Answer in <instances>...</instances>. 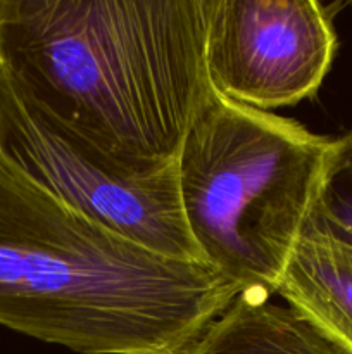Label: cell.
<instances>
[{
	"label": "cell",
	"instance_id": "cell-6",
	"mask_svg": "<svg viewBox=\"0 0 352 354\" xmlns=\"http://www.w3.org/2000/svg\"><path fill=\"white\" fill-rule=\"evenodd\" d=\"M290 308L352 354V245L309 220L276 287Z\"/></svg>",
	"mask_w": 352,
	"mask_h": 354
},
{
	"label": "cell",
	"instance_id": "cell-3",
	"mask_svg": "<svg viewBox=\"0 0 352 354\" xmlns=\"http://www.w3.org/2000/svg\"><path fill=\"white\" fill-rule=\"evenodd\" d=\"M331 142L213 93L176 159L183 216L204 263L242 290L276 294L313 216Z\"/></svg>",
	"mask_w": 352,
	"mask_h": 354
},
{
	"label": "cell",
	"instance_id": "cell-4",
	"mask_svg": "<svg viewBox=\"0 0 352 354\" xmlns=\"http://www.w3.org/2000/svg\"><path fill=\"white\" fill-rule=\"evenodd\" d=\"M0 156L116 234L166 258L204 263L183 216L176 162L152 171L124 165L21 95L2 76Z\"/></svg>",
	"mask_w": 352,
	"mask_h": 354
},
{
	"label": "cell",
	"instance_id": "cell-7",
	"mask_svg": "<svg viewBox=\"0 0 352 354\" xmlns=\"http://www.w3.org/2000/svg\"><path fill=\"white\" fill-rule=\"evenodd\" d=\"M244 290L186 354H347L293 308Z\"/></svg>",
	"mask_w": 352,
	"mask_h": 354
},
{
	"label": "cell",
	"instance_id": "cell-2",
	"mask_svg": "<svg viewBox=\"0 0 352 354\" xmlns=\"http://www.w3.org/2000/svg\"><path fill=\"white\" fill-rule=\"evenodd\" d=\"M242 290L69 207L0 156V325L79 354H186Z\"/></svg>",
	"mask_w": 352,
	"mask_h": 354
},
{
	"label": "cell",
	"instance_id": "cell-9",
	"mask_svg": "<svg viewBox=\"0 0 352 354\" xmlns=\"http://www.w3.org/2000/svg\"><path fill=\"white\" fill-rule=\"evenodd\" d=\"M351 6H352V3H351Z\"/></svg>",
	"mask_w": 352,
	"mask_h": 354
},
{
	"label": "cell",
	"instance_id": "cell-1",
	"mask_svg": "<svg viewBox=\"0 0 352 354\" xmlns=\"http://www.w3.org/2000/svg\"><path fill=\"white\" fill-rule=\"evenodd\" d=\"M207 0H0V76L137 169L175 165L213 95Z\"/></svg>",
	"mask_w": 352,
	"mask_h": 354
},
{
	"label": "cell",
	"instance_id": "cell-8",
	"mask_svg": "<svg viewBox=\"0 0 352 354\" xmlns=\"http://www.w3.org/2000/svg\"><path fill=\"white\" fill-rule=\"evenodd\" d=\"M311 220L352 245V131L331 142Z\"/></svg>",
	"mask_w": 352,
	"mask_h": 354
},
{
	"label": "cell",
	"instance_id": "cell-5",
	"mask_svg": "<svg viewBox=\"0 0 352 354\" xmlns=\"http://www.w3.org/2000/svg\"><path fill=\"white\" fill-rule=\"evenodd\" d=\"M316 0H207L206 75L217 97L271 113L311 99L337 54Z\"/></svg>",
	"mask_w": 352,
	"mask_h": 354
}]
</instances>
